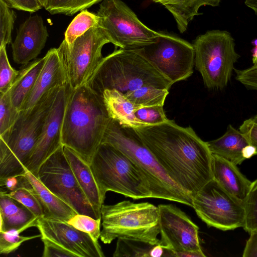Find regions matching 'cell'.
<instances>
[{
	"mask_svg": "<svg viewBox=\"0 0 257 257\" xmlns=\"http://www.w3.org/2000/svg\"><path fill=\"white\" fill-rule=\"evenodd\" d=\"M101 96L109 117L121 125L131 128L148 125L135 115V112L143 107L133 103L120 91L105 89Z\"/></svg>",
	"mask_w": 257,
	"mask_h": 257,
	"instance_id": "obj_23",
	"label": "cell"
},
{
	"mask_svg": "<svg viewBox=\"0 0 257 257\" xmlns=\"http://www.w3.org/2000/svg\"><path fill=\"white\" fill-rule=\"evenodd\" d=\"M70 90L68 83L60 88L26 168L37 178L42 164L62 146V123Z\"/></svg>",
	"mask_w": 257,
	"mask_h": 257,
	"instance_id": "obj_15",
	"label": "cell"
},
{
	"mask_svg": "<svg viewBox=\"0 0 257 257\" xmlns=\"http://www.w3.org/2000/svg\"><path fill=\"white\" fill-rule=\"evenodd\" d=\"M113 257H173V251L162 245L124 238H118Z\"/></svg>",
	"mask_w": 257,
	"mask_h": 257,
	"instance_id": "obj_27",
	"label": "cell"
},
{
	"mask_svg": "<svg viewBox=\"0 0 257 257\" xmlns=\"http://www.w3.org/2000/svg\"><path fill=\"white\" fill-rule=\"evenodd\" d=\"M163 106L143 107L136 110L135 115L148 125L160 124L169 119L165 114Z\"/></svg>",
	"mask_w": 257,
	"mask_h": 257,
	"instance_id": "obj_38",
	"label": "cell"
},
{
	"mask_svg": "<svg viewBox=\"0 0 257 257\" xmlns=\"http://www.w3.org/2000/svg\"><path fill=\"white\" fill-rule=\"evenodd\" d=\"M111 119L102 96L87 84L71 88L62 123V145L90 165Z\"/></svg>",
	"mask_w": 257,
	"mask_h": 257,
	"instance_id": "obj_2",
	"label": "cell"
},
{
	"mask_svg": "<svg viewBox=\"0 0 257 257\" xmlns=\"http://www.w3.org/2000/svg\"><path fill=\"white\" fill-rule=\"evenodd\" d=\"M20 111L13 104L9 91L0 93V136L10 130L17 121Z\"/></svg>",
	"mask_w": 257,
	"mask_h": 257,
	"instance_id": "obj_32",
	"label": "cell"
},
{
	"mask_svg": "<svg viewBox=\"0 0 257 257\" xmlns=\"http://www.w3.org/2000/svg\"><path fill=\"white\" fill-rule=\"evenodd\" d=\"M48 36L42 18L38 15L29 17L20 26L12 43L15 63L27 65L35 59L44 48Z\"/></svg>",
	"mask_w": 257,
	"mask_h": 257,
	"instance_id": "obj_17",
	"label": "cell"
},
{
	"mask_svg": "<svg viewBox=\"0 0 257 257\" xmlns=\"http://www.w3.org/2000/svg\"><path fill=\"white\" fill-rule=\"evenodd\" d=\"M212 155L225 159L234 164H241L245 160L243 149L249 144L243 134L229 124L225 134L214 140L207 142Z\"/></svg>",
	"mask_w": 257,
	"mask_h": 257,
	"instance_id": "obj_24",
	"label": "cell"
},
{
	"mask_svg": "<svg viewBox=\"0 0 257 257\" xmlns=\"http://www.w3.org/2000/svg\"><path fill=\"white\" fill-rule=\"evenodd\" d=\"M45 57L43 67L20 111L32 108L48 91L68 83L66 69L58 48L51 49Z\"/></svg>",
	"mask_w": 257,
	"mask_h": 257,
	"instance_id": "obj_18",
	"label": "cell"
},
{
	"mask_svg": "<svg viewBox=\"0 0 257 257\" xmlns=\"http://www.w3.org/2000/svg\"><path fill=\"white\" fill-rule=\"evenodd\" d=\"M104 0H50L45 8L52 15L73 16Z\"/></svg>",
	"mask_w": 257,
	"mask_h": 257,
	"instance_id": "obj_30",
	"label": "cell"
},
{
	"mask_svg": "<svg viewBox=\"0 0 257 257\" xmlns=\"http://www.w3.org/2000/svg\"><path fill=\"white\" fill-rule=\"evenodd\" d=\"M6 47L0 46V93H7L10 90L20 71L10 65Z\"/></svg>",
	"mask_w": 257,
	"mask_h": 257,
	"instance_id": "obj_35",
	"label": "cell"
},
{
	"mask_svg": "<svg viewBox=\"0 0 257 257\" xmlns=\"http://www.w3.org/2000/svg\"><path fill=\"white\" fill-rule=\"evenodd\" d=\"M1 188L3 189L6 195L22 203L37 218L44 217L42 207L28 180L25 185L13 191L8 192L3 188Z\"/></svg>",
	"mask_w": 257,
	"mask_h": 257,
	"instance_id": "obj_31",
	"label": "cell"
},
{
	"mask_svg": "<svg viewBox=\"0 0 257 257\" xmlns=\"http://www.w3.org/2000/svg\"><path fill=\"white\" fill-rule=\"evenodd\" d=\"M43 210L44 217L67 222L77 213L50 191L36 176L27 171L25 175Z\"/></svg>",
	"mask_w": 257,
	"mask_h": 257,
	"instance_id": "obj_22",
	"label": "cell"
},
{
	"mask_svg": "<svg viewBox=\"0 0 257 257\" xmlns=\"http://www.w3.org/2000/svg\"><path fill=\"white\" fill-rule=\"evenodd\" d=\"M0 232L15 231L20 234L27 229L37 226L38 218L17 200L0 191Z\"/></svg>",
	"mask_w": 257,
	"mask_h": 257,
	"instance_id": "obj_20",
	"label": "cell"
},
{
	"mask_svg": "<svg viewBox=\"0 0 257 257\" xmlns=\"http://www.w3.org/2000/svg\"><path fill=\"white\" fill-rule=\"evenodd\" d=\"M98 25L99 17L96 14L90 12L87 9L82 11L68 26L64 40L67 44H71L90 29Z\"/></svg>",
	"mask_w": 257,
	"mask_h": 257,
	"instance_id": "obj_29",
	"label": "cell"
},
{
	"mask_svg": "<svg viewBox=\"0 0 257 257\" xmlns=\"http://www.w3.org/2000/svg\"><path fill=\"white\" fill-rule=\"evenodd\" d=\"M39 237L41 234L25 236L15 231L0 232V253L9 254L17 250L23 242Z\"/></svg>",
	"mask_w": 257,
	"mask_h": 257,
	"instance_id": "obj_37",
	"label": "cell"
},
{
	"mask_svg": "<svg viewBox=\"0 0 257 257\" xmlns=\"http://www.w3.org/2000/svg\"><path fill=\"white\" fill-rule=\"evenodd\" d=\"M236 80L249 89L257 90V68L253 66L249 68L238 70Z\"/></svg>",
	"mask_w": 257,
	"mask_h": 257,
	"instance_id": "obj_39",
	"label": "cell"
},
{
	"mask_svg": "<svg viewBox=\"0 0 257 257\" xmlns=\"http://www.w3.org/2000/svg\"><path fill=\"white\" fill-rule=\"evenodd\" d=\"M253 66L257 68V45L253 50L252 54Z\"/></svg>",
	"mask_w": 257,
	"mask_h": 257,
	"instance_id": "obj_45",
	"label": "cell"
},
{
	"mask_svg": "<svg viewBox=\"0 0 257 257\" xmlns=\"http://www.w3.org/2000/svg\"><path fill=\"white\" fill-rule=\"evenodd\" d=\"M44 243L43 257H76L75 255L58 244L41 238Z\"/></svg>",
	"mask_w": 257,
	"mask_h": 257,
	"instance_id": "obj_41",
	"label": "cell"
},
{
	"mask_svg": "<svg viewBox=\"0 0 257 257\" xmlns=\"http://www.w3.org/2000/svg\"><path fill=\"white\" fill-rule=\"evenodd\" d=\"M36 227L41 238L58 244L76 257L104 256L98 241L66 222L42 217L38 218Z\"/></svg>",
	"mask_w": 257,
	"mask_h": 257,
	"instance_id": "obj_16",
	"label": "cell"
},
{
	"mask_svg": "<svg viewBox=\"0 0 257 257\" xmlns=\"http://www.w3.org/2000/svg\"><path fill=\"white\" fill-rule=\"evenodd\" d=\"M212 179L230 194L244 201L252 182L240 172L237 165L212 155Z\"/></svg>",
	"mask_w": 257,
	"mask_h": 257,
	"instance_id": "obj_21",
	"label": "cell"
},
{
	"mask_svg": "<svg viewBox=\"0 0 257 257\" xmlns=\"http://www.w3.org/2000/svg\"><path fill=\"white\" fill-rule=\"evenodd\" d=\"M163 6L173 16L181 33L187 29L189 24L199 15L202 6H218L221 0H152Z\"/></svg>",
	"mask_w": 257,
	"mask_h": 257,
	"instance_id": "obj_25",
	"label": "cell"
},
{
	"mask_svg": "<svg viewBox=\"0 0 257 257\" xmlns=\"http://www.w3.org/2000/svg\"><path fill=\"white\" fill-rule=\"evenodd\" d=\"M102 229L100 239L109 244L116 238L160 243L158 206L149 202L123 200L113 205H103L101 210Z\"/></svg>",
	"mask_w": 257,
	"mask_h": 257,
	"instance_id": "obj_6",
	"label": "cell"
},
{
	"mask_svg": "<svg viewBox=\"0 0 257 257\" xmlns=\"http://www.w3.org/2000/svg\"><path fill=\"white\" fill-rule=\"evenodd\" d=\"M38 178L77 213L98 219L75 177L63 146L42 164Z\"/></svg>",
	"mask_w": 257,
	"mask_h": 257,
	"instance_id": "obj_13",
	"label": "cell"
},
{
	"mask_svg": "<svg viewBox=\"0 0 257 257\" xmlns=\"http://www.w3.org/2000/svg\"><path fill=\"white\" fill-rule=\"evenodd\" d=\"M138 49L173 84L186 80L193 74V46L179 37L161 33L156 42Z\"/></svg>",
	"mask_w": 257,
	"mask_h": 257,
	"instance_id": "obj_12",
	"label": "cell"
},
{
	"mask_svg": "<svg viewBox=\"0 0 257 257\" xmlns=\"http://www.w3.org/2000/svg\"><path fill=\"white\" fill-rule=\"evenodd\" d=\"M192 203L198 216L209 227L226 231L244 225L243 202L213 179L193 196Z\"/></svg>",
	"mask_w": 257,
	"mask_h": 257,
	"instance_id": "obj_10",
	"label": "cell"
},
{
	"mask_svg": "<svg viewBox=\"0 0 257 257\" xmlns=\"http://www.w3.org/2000/svg\"><path fill=\"white\" fill-rule=\"evenodd\" d=\"M255 149L250 145L246 146L243 150V156L244 158L249 159L254 155H255Z\"/></svg>",
	"mask_w": 257,
	"mask_h": 257,
	"instance_id": "obj_44",
	"label": "cell"
},
{
	"mask_svg": "<svg viewBox=\"0 0 257 257\" xmlns=\"http://www.w3.org/2000/svg\"><path fill=\"white\" fill-rule=\"evenodd\" d=\"M102 143L111 145L133 161L147 179L152 198L193 207L192 195L170 178L133 128L123 126L111 119Z\"/></svg>",
	"mask_w": 257,
	"mask_h": 257,
	"instance_id": "obj_5",
	"label": "cell"
},
{
	"mask_svg": "<svg viewBox=\"0 0 257 257\" xmlns=\"http://www.w3.org/2000/svg\"><path fill=\"white\" fill-rule=\"evenodd\" d=\"M109 43L99 25L90 29L71 44L63 40L58 49L72 89L87 83L103 58V46Z\"/></svg>",
	"mask_w": 257,
	"mask_h": 257,
	"instance_id": "obj_11",
	"label": "cell"
},
{
	"mask_svg": "<svg viewBox=\"0 0 257 257\" xmlns=\"http://www.w3.org/2000/svg\"><path fill=\"white\" fill-rule=\"evenodd\" d=\"M160 244L174 252H203L199 227L182 210L173 204L158 206Z\"/></svg>",
	"mask_w": 257,
	"mask_h": 257,
	"instance_id": "obj_14",
	"label": "cell"
},
{
	"mask_svg": "<svg viewBox=\"0 0 257 257\" xmlns=\"http://www.w3.org/2000/svg\"><path fill=\"white\" fill-rule=\"evenodd\" d=\"M16 15L3 1L0 0V46L12 44V33Z\"/></svg>",
	"mask_w": 257,
	"mask_h": 257,
	"instance_id": "obj_34",
	"label": "cell"
},
{
	"mask_svg": "<svg viewBox=\"0 0 257 257\" xmlns=\"http://www.w3.org/2000/svg\"><path fill=\"white\" fill-rule=\"evenodd\" d=\"M170 178L192 196L212 179L207 142L174 120L133 128Z\"/></svg>",
	"mask_w": 257,
	"mask_h": 257,
	"instance_id": "obj_1",
	"label": "cell"
},
{
	"mask_svg": "<svg viewBox=\"0 0 257 257\" xmlns=\"http://www.w3.org/2000/svg\"><path fill=\"white\" fill-rule=\"evenodd\" d=\"M9 7L31 13L41 9L42 6L38 0H3Z\"/></svg>",
	"mask_w": 257,
	"mask_h": 257,
	"instance_id": "obj_42",
	"label": "cell"
},
{
	"mask_svg": "<svg viewBox=\"0 0 257 257\" xmlns=\"http://www.w3.org/2000/svg\"><path fill=\"white\" fill-rule=\"evenodd\" d=\"M90 167L103 201L110 191L133 199L152 198L149 184L139 168L111 145H99Z\"/></svg>",
	"mask_w": 257,
	"mask_h": 257,
	"instance_id": "obj_7",
	"label": "cell"
},
{
	"mask_svg": "<svg viewBox=\"0 0 257 257\" xmlns=\"http://www.w3.org/2000/svg\"><path fill=\"white\" fill-rule=\"evenodd\" d=\"M243 203L245 217L243 228L250 233L257 230V179L252 182Z\"/></svg>",
	"mask_w": 257,
	"mask_h": 257,
	"instance_id": "obj_33",
	"label": "cell"
},
{
	"mask_svg": "<svg viewBox=\"0 0 257 257\" xmlns=\"http://www.w3.org/2000/svg\"><path fill=\"white\" fill-rule=\"evenodd\" d=\"M239 131L247 140L249 145L255 149L257 155V121L252 117L245 120L239 127Z\"/></svg>",
	"mask_w": 257,
	"mask_h": 257,
	"instance_id": "obj_40",
	"label": "cell"
},
{
	"mask_svg": "<svg viewBox=\"0 0 257 257\" xmlns=\"http://www.w3.org/2000/svg\"><path fill=\"white\" fill-rule=\"evenodd\" d=\"M42 7L45 8L48 5L50 0H38Z\"/></svg>",
	"mask_w": 257,
	"mask_h": 257,
	"instance_id": "obj_46",
	"label": "cell"
},
{
	"mask_svg": "<svg viewBox=\"0 0 257 257\" xmlns=\"http://www.w3.org/2000/svg\"><path fill=\"white\" fill-rule=\"evenodd\" d=\"M243 257H257V230L250 233L243 250Z\"/></svg>",
	"mask_w": 257,
	"mask_h": 257,
	"instance_id": "obj_43",
	"label": "cell"
},
{
	"mask_svg": "<svg viewBox=\"0 0 257 257\" xmlns=\"http://www.w3.org/2000/svg\"><path fill=\"white\" fill-rule=\"evenodd\" d=\"M45 57L37 59L19 71L12 87L9 91L14 105L20 111L34 87L45 63Z\"/></svg>",
	"mask_w": 257,
	"mask_h": 257,
	"instance_id": "obj_26",
	"label": "cell"
},
{
	"mask_svg": "<svg viewBox=\"0 0 257 257\" xmlns=\"http://www.w3.org/2000/svg\"><path fill=\"white\" fill-rule=\"evenodd\" d=\"M101 218L95 219L87 215L77 213L67 223L89 234L94 240L98 241L101 234Z\"/></svg>",
	"mask_w": 257,
	"mask_h": 257,
	"instance_id": "obj_36",
	"label": "cell"
},
{
	"mask_svg": "<svg viewBox=\"0 0 257 257\" xmlns=\"http://www.w3.org/2000/svg\"><path fill=\"white\" fill-rule=\"evenodd\" d=\"M168 94L167 89L145 86L124 95L135 104L145 107L164 105Z\"/></svg>",
	"mask_w": 257,
	"mask_h": 257,
	"instance_id": "obj_28",
	"label": "cell"
},
{
	"mask_svg": "<svg viewBox=\"0 0 257 257\" xmlns=\"http://www.w3.org/2000/svg\"><path fill=\"white\" fill-rule=\"evenodd\" d=\"M255 121H257V113L252 117Z\"/></svg>",
	"mask_w": 257,
	"mask_h": 257,
	"instance_id": "obj_47",
	"label": "cell"
},
{
	"mask_svg": "<svg viewBox=\"0 0 257 257\" xmlns=\"http://www.w3.org/2000/svg\"><path fill=\"white\" fill-rule=\"evenodd\" d=\"M96 15L110 43L121 49L143 47L156 42L161 34L143 24L121 0H104Z\"/></svg>",
	"mask_w": 257,
	"mask_h": 257,
	"instance_id": "obj_9",
	"label": "cell"
},
{
	"mask_svg": "<svg viewBox=\"0 0 257 257\" xmlns=\"http://www.w3.org/2000/svg\"><path fill=\"white\" fill-rule=\"evenodd\" d=\"M61 87L48 91L32 108L20 111L10 130L0 136V180L26 173V168Z\"/></svg>",
	"mask_w": 257,
	"mask_h": 257,
	"instance_id": "obj_4",
	"label": "cell"
},
{
	"mask_svg": "<svg viewBox=\"0 0 257 257\" xmlns=\"http://www.w3.org/2000/svg\"><path fill=\"white\" fill-rule=\"evenodd\" d=\"M63 149L75 177L97 218H101V210L104 201L90 165L70 148L63 146Z\"/></svg>",
	"mask_w": 257,
	"mask_h": 257,
	"instance_id": "obj_19",
	"label": "cell"
},
{
	"mask_svg": "<svg viewBox=\"0 0 257 257\" xmlns=\"http://www.w3.org/2000/svg\"><path fill=\"white\" fill-rule=\"evenodd\" d=\"M192 45L195 66L205 86L209 89L225 88L240 57L231 34L224 30L208 31L198 36Z\"/></svg>",
	"mask_w": 257,
	"mask_h": 257,
	"instance_id": "obj_8",
	"label": "cell"
},
{
	"mask_svg": "<svg viewBox=\"0 0 257 257\" xmlns=\"http://www.w3.org/2000/svg\"><path fill=\"white\" fill-rule=\"evenodd\" d=\"M86 84L100 96L105 89L125 94L145 86L169 90L173 85L138 48H120L103 57Z\"/></svg>",
	"mask_w": 257,
	"mask_h": 257,
	"instance_id": "obj_3",
	"label": "cell"
}]
</instances>
